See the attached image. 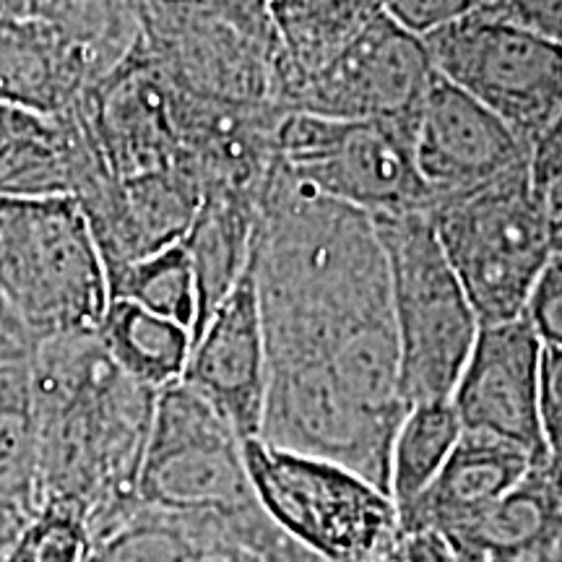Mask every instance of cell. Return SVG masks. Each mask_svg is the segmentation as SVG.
<instances>
[{
	"label": "cell",
	"mask_w": 562,
	"mask_h": 562,
	"mask_svg": "<svg viewBox=\"0 0 562 562\" xmlns=\"http://www.w3.org/2000/svg\"><path fill=\"white\" fill-rule=\"evenodd\" d=\"M76 115L115 180H131L178 167L175 87L144 47L83 91Z\"/></svg>",
	"instance_id": "obj_12"
},
{
	"label": "cell",
	"mask_w": 562,
	"mask_h": 562,
	"mask_svg": "<svg viewBox=\"0 0 562 562\" xmlns=\"http://www.w3.org/2000/svg\"><path fill=\"white\" fill-rule=\"evenodd\" d=\"M560 513L562 482L547 461H539L508 495L440 537L453 562H518Z\"/></svg>",
	"instance_id": "obj_22"
},
{
	"label": "cell",
	"mask_w": 562,
	"mask_h": 562,
	"mask_svg": "<svg viewBox=\"0 0 562 562\" xmlns=\"http://www.w3.org/2000/svg\"><path fill=\"white\" fill-rule=\"evenodd\" d=\"M542 193L544 209H547V222H550V240L552 250L562 252V180L554 182V186L544 188Z\"/></svg>",
	"instance_id": "obj_36"
},
{
	"label": "cell",
	"mask_w": 562,
	"mask_h": 562,
	"mask_svg": "<svg viewBox=\"0 0 562 562\" xmlns=\"http://www.w3.org/2000/svg\"><path fill=\"white\" fill-rule=\"evenodd\" d=\"M480 0H385V13L422 37L448 21L467 16Z\"/></svg>",
	"instance_id": "obj_31"
},
{
	"label": "cell",
	"mask_w": 562,
	"mask_h": 562,
	"mask_svg": "<svg viewBox=\"0 0 562 562\" xmlns=\"http://www.w3.org/2000/svg\"><path fill=\"white\" fill-rule=\"evenodd\" d=\"M110 300L131 302L186 326L193 336L195 284L186 248L172 245L108 273Z\"/></svg>",
	"instance_id": "obj_26"
},
{
	"label": "cell",
	"mask_w": 562,
	"mask_h": 562,
	"mask_svg": "<svg viewBox=\"0 0 562 562\" xmlns=\"http://www.w3.org/2000/svg\"><path fill=\"white\" fill-rule=\"evenodd\" d=\"M201 199L199 182L172 167L131 180L108 178L76 203L110 273L180 245L199 214Z\"/></svg>",
	"instance_id": "obj_17"
},
{
	"label": "cell",
	"mask_w": 562,
	"mask_h": 562,
	"mask_svg": "<svg viewBox=\"0 0 562 562\" xmlns=\"http://www.w3.org/2000/svg\"><path fill=\"white\" fill-rule=\"evenodd\" d=\"M250 277L269 368L258 438L341 463L389 492L393 435L409 406L375 220L273 167L258 199Z\"/></svg>",
	"instance_id": "obj_1"
},
{
	"label": "cell",
	"mask_w": 562,
	"mask_h": 562,
	"mask_svg": "<svg viewBox=\"0 0 562 562\" xmlns=\"http://www.w3.org/2000/svg\"><path fill=\"white\" fill-rule=\"evenodd\" d=\"M412 149L432 203L531 165V149L508 125L438 74L414 117Z\"/></svg>",
	"instance_id": "obj_14"
},
{
	"label": "cell",
	"mask_w": 562,
	"mask_h": 562,
	"mask_svg": "<svg viewBox=\"0 0 562 562\" xmlns=\"http://www.w3.org/2000/svg\"><path fill=\"white\" fill-rule=\"evenodd\" d=\"M427 216L480 326L524 318L533 281L552 256L531 165L438 199Z\"/></svg>",
	"instance_id": "obj_3"
},
{
	"label": "cell",
	"mask_w": 562,
	"mask_h": 562,
	"mask_svg": "<svg viewBox=\"0 0 562 562\" xmlns=\"http://www.w3.org/2000/svg\"><path fill=\"white\" fill-rule=\"evenodd\" d=\"M368 562H453L446 539L430 529H404L398 526L385 550Z\"/></svg>",
	"instance_id": "obj_32"
},
{
	"label": "cell",
	"mask_w": 562,
	"mask_h": 562,
	"mask_svg": "<svg viewBox=\"0 0 562 562\" xmlns=\"http://www.w3.org/2000/svg\"><path fill=\"white\" fill-rule=\"evenodd\" d=\"M26 526H30V521H26L21 513L9 508V505L0 501V558L19 542V537L24 533Z\"/></svg>",
	"instance_id": "obj_37"
},
{
	"label": "cell",
	"mask_w": 562,
	"mask_h": 562,
	"mask_svg": "<svg viewBox=\"0 0 562 562\" xmlns=\"http://www.w3.org/2000/svg\"><path fill=\"white\" fill-rule=\"evenodd\" d=\"M140 45L175 87L216 100H266L281 66L269 0H136Z\"/></svg>",
	"instance_id": "obj_7"
},
{
	"label": "cell",
	"mask_w": 562,
	"mask_h": 562,
	"mask_svg": "<svg viewBox=\"0 0 562 562\" xmlns=\"http://www.w3.org/2000/svg\"><path fill=\"white\" fill-rule=\"evenodd\" d=\"M531 178L539 191L562 180V110L531 146Z\"/></svg>",
	"instance_id": "obj_33"
},
{
	"label": "cell",
	"mask_w": 562,
	"mask_h": 562,
	"mask_svg": "<svg viewBox=\"0 0 562 562\" xmlns=\"http://www.w3.org/2000/svg\"><path fill=\"white\" fill-rule=\"evenodd\" d=\"M0 300L37 344L97 334L108 271L74 199L0 201Z\"/></svg>",
	"instance_id": "obj_4"
},
{
	"label": "cell",
	"mask_w": 562,
	"mask_h": 562,
	"mask_svg": "<svg viewBox=\"0 0 562 562\" xmlns=\"http://www.w3.org/2000/svg\"><path fill=\"white\" fill-rule=\"evenodd\" d=\"M30 372L37 409V513H70L91 539L136 501L157 391L131 381L97 334L40 341Z\"/></svg>",
	"instance_id": "obj_2"
},
{
	"label": "cell",
	"mask_w": 562,
	"mask_h": 562,
	"mask_svg": "<svg viewBox=\"0 0 562 562\" xmlns=\"http://www.w3.org/2000/svg\"><path fill=\"white\" fill-rule=\"evenodd\" d=\"M133 3H136V0H133Z\"/></svg>",
	"instance_id": "obj_40"
},
{
	"label": "cell",
	"mask_w": 562,
	"mask_h": 562,
	"mask_svg": "<svg viewBox=\"0 0 562 562\" xmlns=\"http://www.w3.org/2000/svg\"><path fill=\"white\" fill-rule=\"evenodd\" d=\"M136 497L170 513H235L258 505L243 440L182 381L157 393Z\"/></svg>",
	"instance_id": "obj_10"
},
{
	"label": "cell",
	"mask_w": 562,
	"mask_h": 562,
	"mask_svg": "<svg viewBox=\"0 0 562 562\" xmlns=\"http://www.w3.org/2000/svg\"><path fill=\"white\" fill-rule=\"evenodd\" d=\"M435 74L537 144L562 110V47L508 21L467 13L422 34Z\"/></svg>",
	"instance_id": "obj_9"
},
{
	"label": "cell",
	"mask_w": 562,
	"mask_h": 562,
	"mask_svg": "<svg viewBox=\"0 0 562 562\" xmlns=\"http://www.w3.org/2000/svg\"><path fill=\"white\" fill-rule=\"evenodd\" d=\"M256 216L258 199L250 195L209 193L201 199L199 214L180 243L195 284L193 339L248 273Z\"/></svg>",
	"instance_id": "obj_21"
},
{
	"label": "cell",
	"mask_w": 562,
	"mask_h": 562,
	"mask_svg": "<svg viewBox=\"0 0 562 562\" xmlns=\"http://www.w3.org/2000/svg\"><path fill=\"white\" fill-rule=\"evenodd\" d=\"M533 463L539 461L510 442L461 432L430 487L398 510V526L446 533L469 524L508 495Z\"/></svg>",
	"instance_id": "obj_18"
},
{
	"label": "cell",
	"mask_w": 562,
	"mask_h": 562,
	"mask_svg": "<svg viewBox=\"0 0 562 562\" xmlns=\"http://www.w3.org/2000/svg\"><path fill=\"white\" fill-rule=\"evenodd\" d=\"M188 562H323L284 537L271 518L261 513L258 518L232 537L203 544Z\"/></svg>",
	"instance_id": "obj_27"
},
{
	"label": "cell",
	"mask_w": 562,
	"mask_h": 562,
	"mask_svg": "<svg viewBox=\"0 0 562 562\" xmlns=\"http://www.w3.org/2000/svg\"><path fill=\"white\" fill-rule=\"evenodd\" d=\"M42 16V0H0V21Z\"/></svg>",
	"instance_id": "obj_38"
},
{
	"label": "cell",
	"mask_w": 562,
	"mask_h": 562,
	"mask_svg": "<svg viewBox=\"0 0 562 562\" xmlns=\"http://www.w3.org/2000/svg\"><path fill=\"white\" fill-rule=\"evenodd\" d=\"M248 476L261 510L294 544L323 562H368L398 529L385 490L341 463L243 440Z\"/></svg>",
	"instance_id": "obj_6"
},
{
	"label": "cell",
	"mask_w": 562,
	"mask_h": 562,
	"mask_svg": "<svg viewBox=\"0 0 562 562\" xmlns=\"http://www.w3.org/2000/svg\"><path fill=\"white\" fill-rule=\"evenodd\" d=\"M34 349H37V341L26 334V328L16 321V315L0 300V364L26 362Z\"/></svg>",
	"instance_id": "obj_34"
},
{
	"label": "cell",
	"mask_w": 562,
	"mask_h": 562,
	"mask_svg": "<svg viewBox=\"0 0 562 562\" xmlns=\"http://www.w3.org/2000/svg\"><path fill=\"white\" fill-rule=\"evenodd\" d=\"M45 121L47 117L32 115V112L9 108V104L0 102V149L11 144V140L26 136V133L37 131Z\"/></svg>",
	"instance_id": "obj_35"
},
{
	"label": "cell",
	"mask_w": 562,
	"mask_h": 562,
	"mask_svg": "<svg viewBox=\"0 0 562 562\" xmlns=\"http://www.w3.org/2000/svg\"><path fill=\"white\" fill-rule=\"evenodd\" d=\"M544 344L529 321L480 326L451 404L461 430L510 442L544 461L539 435V370Z\"/></svg>",
	"instance_id": "obj_13"
},
{
	"label": "cell",
	"mask_w": 562,
	"mask_h": 562,
	"mask_svg": "<svg viewBox=\"0 0 562 562\" xmlns=\"http://www.w3.org/2000/svg\"><path fill=\"white\" fill-rule=\"evenodd\" d=\"M108 178L76 110L0 149V201H79Z\"/></svg>",
	"instance_id": "obj_20"
},
{
	"label": "cell",
	"mask_w": 562,
	"mask_h": 562,
	"mask_svg": "<svg viewBox=\"0 0 562 562\" xmlns=\"http://www.w3.org/2000/svg\"><path fill=\"white\" fill-rule=\"evenodd\" d=\"M0 501L37 516V409L30 360L0 364Z\"/></svg>",
	"instance_id": "obj_24"
},
{
	"label": "cell",
	"mask_w": 562,
	"mask_h": 562,
	"mask_svg": "<svg viewBox=\"0 0 562 562\" xmlns=\"http://www.w3.org/2000/svg\"><path fill=\"white\" fill-rule=\"evenodd\" d=\"M0 562H34V542H32L30 529H24V533L19 537V542L13 544L3 558H0Z\"/></svg>",
	"instance_id": "obj_39"
},
{
	"label": "cell",
	"mask_w": 562,
	"mask_h": 562,
	"mask_svg": "<svg viewBox=\"0 0 562 562\" xmlns=\"http://www.w3.org/2000/svg\"><path fill=\"white\" fill-rule=\"evenodd\" d=\"M432 79L422 37L381 11L286 83L281 110L334 121H414Z\"/></svg>",
	"instance_id": "obj_11"
},
{
	"label": "cell",
	"mask_w": 562,
	"mask_h": 562,
	"mask_svg": "<svg viewBox=\"0 0 562 562\" xmlns=\"http://www.w3.org/2000/svg\"><path fill=\"white\" fill-rule=\"evenodd\" d=\"M539 435L544 461L562 482V351L544 347L539 370Z\"/></svg>",
	"instance_id": "obj_28"
},
{
	"label": "cell",
	"mask_w": 562,
	"mask_h": 562,
	"mask_svg": "<svg viewBox=\"0 0 562 562\" xmlns=\"http://www.w3.org/2000/svg\"><path fill=\"white\" fill-rule=\"evenodd\" d=\"M461 422L451 402L409 406L393 435L389 495L396 510L412 505L430 487L461 438Z\"/></svg>",
	"instance_id": "obj_25"
},
{
	"label": "cell",
	"mask_w": 562,
	"mask_h": 562,
	"mask_svg": "<svg viewBox=\"0 0 562 562\" xmlns=\"http://www.w3.org/2000/svg\"><path fill=\"white\" fill-rule=\"evenodd\" d=\"M97 336L131 381L157 393L180 381L193 347L186 326L121 300H110Z\"/></svg>",
	"instance_id": "obj_23"
},
{
	"label": "cell",
	"mask_w": 562,
	"mask_h": 562,
	"mask_svg": "<svg viewBox=\"0 0 562 562\" xmlns=\"http://www.w3.org/2000/svg\"><path fill=\"white\" fill-rule=\"evenodd\" d=\"M286 112L269 102H232L175 89L178 167L201 193L261 199L277 167V136Z\"/></svg>",
	"instance_id": "obj_15"
},
{
	"label": "cell",
	"mask_w": 562,
	"mask_h": 562,
	"mask_svg": "<svg viewBox=\"0 0 562 562\" xmlns=\"http://www.w3.org/2000/svg\"><path fill=\"white\" fill-rule=\"evenodd\" d=\"M472 13L508 21L562 47V0H480Z\"/></svg>",
	"instance_id": "obj_30"
},
{
	"label": "cell",
	"mask_w": 562,
	"mask_h": 562,
	"mask_svg": "<svg viewBox=\"0 0 562 562\" xmlns=\"http://www.w3.org/2000/svg\"><path fill=\"white\" fill-rule=\"evenodd\" d=\"M375 224L389 261L404 402H451L480 321L435 237L430 216H381Z\"/></svg>",
	"instance_id": "obj_5"
},
{
	"label": "cell",
	"mask_w": 562,
	"mask_h": 562,
	"mask_svg": "<svg viewBox=\"0 0 562 562\" xmlns=\"http://www.w3.org/2000/svg\"><path fill=\"white\" fill-rule=\"evenodd\" d=\"M91 76L45 16L0 21V102L40 117L76 110Z\"/></svg>",
	"instance_id": "obj_19"
},
{
	"label": "cell",
	"mask_w": 562,
	"mask_h": 562,
	"mask_svg": "<svg viewBox=\"0 0 562 562\" xmlns=\"http://www.w3.org/2000/svg\"><path fill=\"white\" fill-rule=\"evenodd\" d=\"M524 318L544 347L562 351V252L552 250L550 261L533 281Z\"/></svg>",
	"instance_id": "obj_29"
},
{
	"label": "cell",
	"mask_w": 562,
	"mask_h": 562,
	"mask_svg": "<svg viewBox=\"0 0 562 562\" xmlns=\"http://www.w3.org/2000/svg\"><path fill=\"white\" fill-rule=\"evenodd\" d=\"M180 381L214 406L240 440L261 435L269 368L250 266L193 339Z\"/></svg>",
	"instance_id": "obj_16"
},
{
	"label": "cell",
	"mask_w": 562,
	"mask_h": 562,
	"mask_svg": "<svg viewBox=\"0 0 562 562\" xmlns=\"http://www.w3.org/2000/svg\"><path fill=\"white\" fill-rule=\"evenodd\" d=\"M414 121H334L286 112L277 167L286 178L372 220L427 214L432 195L414 165Z\"/></svg>",
	"instance_id": "obj_8"
}]
</instances>
